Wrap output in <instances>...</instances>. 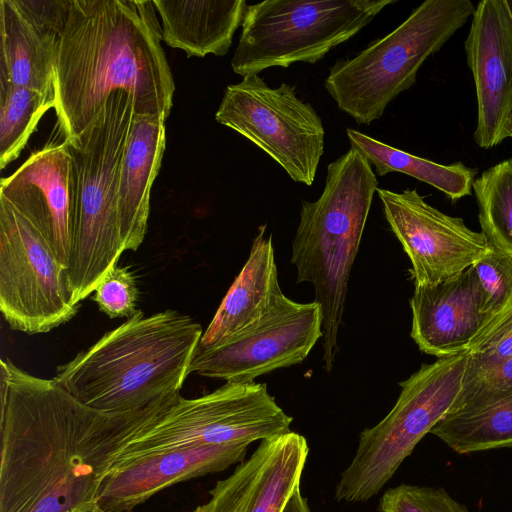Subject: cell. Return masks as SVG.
Listing matches in <instances>:
<instances>
[{"mask_svg": "<svg viewBox=\"0 0 512 512\" xmlns=\"http://www.w3.org/2000/svg\"><path fill=\"white\" fill-rule=\"evenodd\" d=\"M0 387V512H68L97 500L120 449L178 395L102 412L8 358L0 363Z\"/></svg>", "mask_w": 512, "mask_h": 512, "instance_id": "obj_1", "label": "cell"}, {"mask_svg": "<svg viewBox=\"0 0 512 512\" xmlns=\"http://www.w3.org/2000/svg\"><path fill=\"white\" fill-rule=\"evenodd\" d=\"M153 1L71 0L55 64V112L65 140L85 131L116 91L135 114L166 120L175 91Z\"/></svg>", "mask_w": 512, "mask_h": 512, "instance_id": "obj_2", "label": "cell"}, {"mask_svg": "<svg viewBox=\"0 0 512 512\" xmlns=\"http://www.w3.org/2000/svg\"><path fill=\"white\" fill-rule=\"evenodd\" d=\"M203 335L190 316L141 310L57 367L53 378L90 408L123 413L180 393Z\"/></svg>", "mask_w": 512, "mask_h": 512, "instance_id": "obj_3", "label": "cell"}, {"mask_svg": "<svg viewBox=\"0 0 512 512\" xmlns=\"http://www.w3.org/2000/svg\"><path fill=\"white\" fill-rule=\"evenodd\" d=\"M378 181L369 161L350 148L327 166L325 186L302 201L292 242L296 283L313 285L322 316L323 363L330 372L339 351L348 281Z\"/></svg>", "mask_w": 512, "mask_h": 512, "instance_id": "obj_4", "label": "cell"}, {"mask_svg": "<svg viewBox=\"0 0 512 512\" xmlns=\"http://www.w3.org/2000/svg\"><path fill=\"white\" fill-rule=\"evenodd\" d=\"M134 116L133 97L125 91H116L85 131L73 140H66L76 184L68 285L78 305L94 292L124 252L118 183Z\"/></svg>", "mask_w": 512, "mask_h": 512, "instance_id": "obj_5", "label": "cell"}, {"mask_svg": "<svg viewBox=\"0 0 512 512\" xmlns=\"http://www.w3.org/2000/svg\"><path fill=\"white\" fill-rule=\"evenodd\" d=\"M470 0H426L393 31L352 58L335 62L324 86L358 124L382 117L388 104L416 82L426 59L473 16Z\"/></svg>", "mask_w": 512, "mask_h": 512, "instance_id": "obj_6", "label": "cell"}, {"mask_svg": "<svg viewBox=\"0 0 512 512\" xmlns=\"http://www.w3.org/2000/svg\"><path fill=\"white\" fill-rule=\"evenodd\" d=\"M468 351L423 364L399 383L390 412L364 429L350 464L335 486L339 502L360 503L376 496L416 445L449 412L463 384Z\"/></svg>", "mask_w": 512, "mask_h": 512, "instance_id": "obj_7", "label": "cell"}, {"mask_svg": "<svg viewBox=\"0 0 512 512\" xmlns=\"http://www.w3.org/2000/svg\"><path fill=\"white\" fill-rule=\"evenodd\" d=\"M292 421L269 394L265 383H225L192 399L179 394L127 440L111 469L142 456L174 449L250 445L290 432Z\"/></svg>", "mask_w": 512, "mask_h": 512, "instance_id": "obj_8", "label": "cell"}, {"mask_svg": "<svg viewBox=\"0 0 512 512\" xmlns=\"http://www.w3.org/2000/svg\"><path fill=\"white\" fill-rule=\"evenodd\" d=\"M396 0H266L247 5L231 60L245 77L297 62L315 64Z\"/></svg>", "mask_w": 512, "mask_h": 512, "instance_id": "obj_9", "label": "cell"}, {"mask_svg": "<svg viewBox=\"0 0 512 512\" xmlns=\"http://www.w3.org/2000/svg\"><path fill=\"white\" fill-rule=\"evenodd\" d=\"M79 308L50 225L0 197V311L13 330L46 333Z\"/></svg>", "mask_w": 512, "mask_h": 512, "instance_id": "obj_10", "label": "cell"}, {"mask_svg": "<svg viewBox=\"0 0 512 512\" xmlns=\"http://www.w3.org/2000/svg\"><path fill=\"white\" fill-rule=\"evenodd\" d=\"M215 119L263 150L295 182L313 184L325 130L316 110L297 97L293 86L270 87L258 74L247 75L226 87Z\"/></svg>", "mask_w": 512, "mask_h": 512, "instance_id": "obj_11", "label": "cell"}, {"mask_svg": "<svg viewBox=\"0 0 512 512\" xmlns=\"http://www.w3.org/2000/svg\"><path fill=\"white\" fill-rule=\"evenodd\" d=\"M320 338L319 305L283 295L256 322L211 348L197 349L189 372L226 383H251L276 369L301 363Z\"/></svg>", "mask_w": 512, "mask_h": 512, "instance_id": "obj_12", "label": "cell"}, {"mask_svg": "<svg viewBox=\"0 0 512 512\" xmlns=\"http://www.w3.org/2000/svg\"><path fill=\"white\" fill-rule=\"evenodd\" d=\"M376 192L392 232L410 259L415 286L454 278L489 252L481 232L429 205L416 189L377 188Z\"/></svg>", "mask_w": 512, "mask_h": 512, "instance_id": "obj_13", "label": "cell"}, {"mask_svg": "<svg viewBox=\"0 0 512 512\" xmlns=\"http://www.w3.org/2000/svg\"><path fill=\"white\" fill-rule=\"evenodd\" d=\"M477 101L476 144L490 149L503 141L512 106V16L506 0H481L465 40Z\"/></svg>", "mask_w": 512, "mask_h": 512, "instance_id": "obj_14", "label": "cell"}, {"mask_svg": "<svg viewBox=\"0 0 512 512\" xmlns=\"http://www.w3.org/2000/svg\"><path fill=\"white\" fill-rule=\"evenodd\" d=\"M309 454L306 438L294 431L260 441L247 459L188 512H282L300 486Z\"/></svg>", "mask_w": 512, "mask_h": 512, "instance_id": "obj_15", "label": "cell"}, {"mask_svg": "<svg viewBox=\"0 0 512 512\" xmlns=\"http://www.w3.org/2000/svg\"><path fill=\"white\" fill-rule=\"evenodd\" d=\"M71 0H0V78L54 96L58 44Z\"/></svg>", "mask_w": 512, "mask_h": 512, "instance_id": "obj_16", "label": "cell"}, {"mask_svg": "<svg viewBox=\"0 0 512 512\" xmlns=\"http://www.w3.org/2000/svg\"><path fill=\"white\" fill-rule=\"evenodd\" d=\"M248 444L196 446L150 454L112 468L97 497L107 512H129L176 483L244 461Z\"/></svg>", "mask_w": 512, "mask_h": 512, "instance_id": "obj_17", "label": "cell"}, {"mask_svg": "<svg viewBox=\"0 0 512 512\" xmlns=\"http://www.w3.org/2000/svg\"><path fill=\"white\" fill-rule=\"evenodd\" d=\"M410 307L412 339L420 351L438 358L467 351L488 318L473 266L440 283L415 286Z\"/></svg>", "mask_w": 512, "mask_h": 512, "instance_id": "obj_18", "label": "cell"}, {"mask_svg": "<svg viewBox=\"0 0 512 512\" xmlns=\"http://www.w3.org/2000/svg\"><path fill=\"white\" fill-rule=\"evenodd\" d=\"M75 187L73 159L66 140L47 143L0 183V197L50 225L56 253L67 267Z\"/></svg>", "mask_w": 512, "mask_h": 512, "instance_id": "obj_19", "label": "cell"}, {"mask_svg": "<svg viewBox=\"0 0 512 512\" xmlns=\"http://www.w3.org/2000/svg\"><path fill=\"white\" fill-rule=\"evenodd\" d=\"M165 145V120L135 114L118 183V216L124 251H136L145 238L151 189L160 170Z\"/></svg>", "mask_w": 512, "mask_h": 512, "instance_id": "obj_20", "label": "cell"}, {"mask_svg": "<svg viewBox=\"0 0 512 512\" xmlns=\"http://www.w3.org/2000/svg\"><path fill=\"white\" fill-rule=\"evenodd\" d=\"M260 226L249 257L203 332L198 349L211 348L268 313L284 295L278 281L272 236Z\"/></svg>", "mask_w": 512, "mask_h": 512, "instance_id": "obj_21", "label": "cell"}, {"mask_svg": "<svg viewBox=\"0 0 512 512\" xmlns=\"http://www.w3.org/2000/svg\"><path fill=\"white\" fill-rule=\"evenodd\" d=\"M162 20V39L188 57L224 56L242 24L245 0H152Z\"/></svg>", "mask_w": 512, "mask_h": 512, "instance_id": "obj_22", "label": "cell"}, {"mask_svg": "<svg viewBox=\"0 0 512 512\" xmlns=\"http://www.w3.org/2000/svg\"><path fill=\"white\" fill-rule=\"evenodd\" d=\"M346 134L350 148L359 151L380 177L391 172L406 174L438 189L453 202L472 194L477 174L475 168L462 162L439 164L391 147L352 128H348Z\"/></svg>", "mask_w": 512, "mask_h": 512, "instance_id": "obj_23", "label": "cell"}, {"mask_svg": "<svg viewBox=\"0 0 512 512\" xmlns=\"http://www.w3.org/2000/svg\"><path fill=\"white\" fill-rule=\"evenodd\" d=\"M430 433L460 454L512 447V394L449 411Z\"/></svg>", "mask_w": 512, "mask_h": 512, "instance_id": "obj_24", "label": "cell"}, {"mask_svg": "<svg viewBox=\"0 0 512 512\" xmlns=\"http://www.w3.org/2000/svg\"><path fill=\"white\" fill-rule=\"evenodd\" d=\"M55 98L0 78V168L18 158Z\"/></svg>", "mask_w": 512, "mask_h": 512, "instance_id": "obj_25", "label": "cell"}, {"mask_svg": "<svg viewBox=\"0 0 512 512\" xmlns=\"http://www.w3.org/2000/svg\"><path fill=\"white\" fill-rule=\"evenodd\" d=\"M473 192L481 233L489 247L512 259V158L475 178Z\"/></svg>", "mask_w": 512, "mask_h": 512, "instance_id": "obj_26", "label": "cell"}, {"mask_svg": "<svg viewBox=\"0 0 512 512\" xmlns=\"http://www.w3.org/2000/svg\"><path fill=\"white\" fill-rule=\"evenodd\" d=\"M467 351L464 377L512 357V299L486 319Z\"/></svg>", "mask_w": 512, "mask_h": 512, "instance_id": "obj_27", "label": "cell"}, {"mask_svg": "<svg viewBox=\"0 0 512 512\" xmlns=\"http://www.w3.org/2000/svg\"><path fill=\"white\" fill-rule=\"evenodd\" d=\"M380 512H469L444 489L400 484L379 499Z\"/></svg>", "mask_w": 512, "mask_h": 512, "instance_id": "obj_28", "label": "cell"}, {"mask_svg": "<svg viewBox=\"0 0 512 512\" xmlns=\"http://www.w3.org/2000/svg\"><path fill=\"white\" fill-rule=\"evenodd\" d=\"M93 300L109 318H131L138 310L136 279L128 267L114 266L94 290Z\"/></svg>", "mask_w": 512, "mask_h": 512, "instance_id": "obj_29", "label": "cell"}, {"mask_svg": "<svg viewBox=\"0 0 512 512\" xmlns=\"http://www.w3.org/2000/svg\"><path fill=\"white\" fill-rule=\"evenodd\" d=\"M512 394V357L464 377L462 388L451 409L478 405Z\"/></svg>", "mask_w": 512, "mask_h": 512, "instance_id": "obj_30", "label": "cell"}, {"mask_svg": "<svg viewBox=\"0 0 512 512\" xmlns=\"http://www.w3.org/2000/svg\"><path fill=\"white\" fill-rule=\"evenodd\" d=\"M473 267L484 295V312L489 317L512 299V259L490 248Z\"/></svg>", "mask_w": 512, "mask_h": 512, "instance_id": "obj_31", "label": "cell"}, {"mask_svg": "<svg viewBox=\"0 0 512 512\" xmlns=\"http://www.w3.org/2000/svg\"><path fill=\"white\" fill-rule=\"evenodd\" d=\"M282 512H310L308 501L302 496L300 486L294 490Z\"/></svg>", "mask_w": 512, "mask_h": 512, "instance_id": "obj_32", "label": "cell"}, {"mask_svg": "<svg viewBox=\"0 0 512 512\" xmlns=\"http://www.w3.org/2000/svg\"><path fill=\"white\" fill-rule=\"evenodd\" d=\"M68 512H107L105 511L97 500H93L84 504H81Z\"/></svg>", "mask_w": 512, "mask_h": 512, "instance_id": "obj_33", "label": "cell"}, {"mask_svg": "<svg viewBox=\"0 0 512 512\" xmlns=\"http://www.w3.org/2000/svg\"><path fill=\"white\" fill-rule=\"evenodd\" d=\"M512 138V106L510 107L507 117L505 119V123L502 130V138L503 140L506 138Z\"/></svg>", "mask_w": 512, "mask_h": 512, "instance_id": "obj_34", "label": "cell"}, {"mask_svg": "<svg viewBox=\"0 0 512 512\" xmlns=\"http://www.w3.org/2000/svg\"><path fill=\"white\" fill-rule=\"evenodd\" d=\"M506 3H507L509 11L511 13V16H512V0H506Z\"/></svg>", "mask_w": 512, "mask_h": 512, "instance_id": "obj_35", "label": "cell"}]
</instances>
